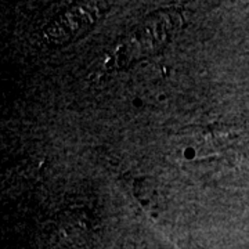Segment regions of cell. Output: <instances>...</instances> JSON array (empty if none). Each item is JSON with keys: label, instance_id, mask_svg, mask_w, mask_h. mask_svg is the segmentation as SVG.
Instances as JSON below:
<instances>
[{"label": "cell", "instance_id": "cell-2", "mask_svg": "<svg viewBox=\"0 0 249 249\" xmlns=\"http://www.w3.org/2000/svg\"><path fill=\"white\" fill-rule=\"evenodd\" d=\"M101 16V6L97 3H80L64 10L43 31L49 45L62 46L83 36L96 25Z\"/></svg>", "mask_w": 249, "mask_h": 249}, {"label": "cell", "instance_id": "cell-1", "mask_svg": "<svg viewBox=\"0 0 249 249\" xmlns=\"http://www.w3.org/2000/svg\"><path fill=\"white\" fill-rule=\"evenodd\" d=\"M183 25L184 18L178 10L165 9L152 13L116 46L108 58V67L127 68L134 62L155 55L169 43Z\"/></svg>", "mask_w": 249, "mask_h": 249}]
</instances>
